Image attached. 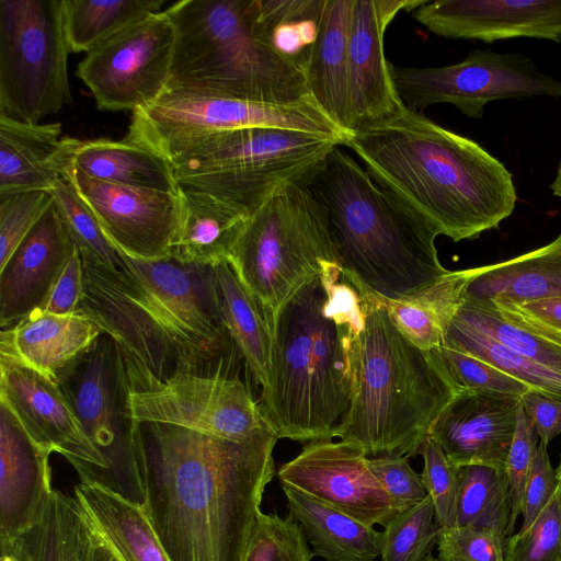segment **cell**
<instances>
[{
    "label": "cell",
    "instance_id": "obj_25",
    "mask_svg": "<svg viewBox=\"0 0 561 561\" xmlns=\"http://www.w3.org/2000/svg\"><path fill=\"white\" fill-rule=\"evenodd\" d=\"M103 333L89 317L36 309L1 329L0 353L12 356L57 382L60 374Z\"/></svg>",
    "mask_w": 561,
    "mask_h": 561
},
{
    "label": "cell",
    "instance_id": "obj_37",
    "mask_svg": "<svg viewBox=\"0 0 561 561\" xmlns=\"http://www.w3.org/2000/svg\"><path fill=\"white\" fill-rule=\"evenodd\" d=\"M511 506V486L505 469L460 467L455 526L491 528L505 536Z\"/></svg>",
    "mask_w": 561,
    "mask_h": 561
},
{
    "label": "cell",
    "instance_id": "obj_20",
    "mask_svg": "<svg viewBox=\"0 0 561 561\" xmlns=\"http://www.w3.org/2000/svg\"><path fill=\"white\" fill-rule=\"evenodd\" d=\"M413 18L450 39L561 42V0H424Z\"/></svg>",
    "mask_w": 561,
    "mask_h": 561
},
{
    "label": "cell",
    "instance_id": "obj_31",
    "mask_svg": "<svg viewBox=\"0 0 561 561\" xmlns=\"http://www.w3.org/2000/svg\"><path fill=\"white\" fill-rule=\"evenodd\" d=\"M72 164L88 176L121 186L178 193L170 163L128 140L81 141Z\"/></svg>",
    "mask_w": 561,
    "mask_h": 561
},
{
    "label": "cell",
    "instance_id": "obj_4",
    "mask_svg": "<svg viewBox=\"0 0 561 561\" xmlns=\"http://www.w3.org/2000/svg\"><path fill=\"white\" fill-rule=\"evenodd\" d=\"M360 298L364 323L348 347L350 403L333 437L366 455H420L434 422L460 389L439 348H419L382 308Z\"/></svg>",
    "mask_w": 561,
    "mask_h": 561
},
{
    "label": "cell",
    "instance_id": "obj_6",
    "mask_svg": "<svg viewBox=\"0 0 561 561\" xmlns=\"http://www.w3.org/2000/svg\"><path fill=\"white\" fill-rule=\"evenodd\" d=\"M267 380L259 405L278 438H333L350 403L348 347L358 324L331 310L320 276L267 318Z\"/></svg>",
    "mask_w": 561,
    "mask_h": 561
},
{
    "label": "cell",
    "instance_id": "obj_2",
    "mask_svg": "<svg viewBox=\"0 0 561 561\" xmlns=\"http://www.w3.org/2000/svg\"><path fill=\"white\" fill-rule=\"evenodd\" d=\"M119 251L122 270L81 257L78 312L117 342L133 389L180 373L231 370L240 355L225 323L214 265Z\"/></svg>",
    "mask_w": 561,
    "mask_h": 561
},
{
    "label": "cell",
    "instance_id": "obj_55",
    "mask_svg": "<svg viewBox=\"0 0 561 561\" xmlns=\"http://www.w3.org/2000/svg\"><path fill=\"white\" fill-rule=\"evenodd\" d=\"M0 561H25L21 537L0 539Z\"/></svg>",
    "mask_w": 561,
    "mask_h": 561
},
{
    "label": "cell",
    "instance_id": "obj_16",
    "mask_svg": "<svg viewBox=\"0 0 561 561\" xmlns=\"http://www.w3.org/2000/svg\"><path fill=\"white\" fill-rule=\"evenodd\" d=\"M294 486L368 525L385 526L400 511L373 473L359 447L332 438L311 440L276 471Z\"/></svg>",
    "mask_w": 561,
    "mask_h": 561
},
{
    "label": "cell",
    "instance_id": "obj_43",
    "mask_svg": "<svg viewBox=\"0 0 561 561\" xmlns=\"http://www.w3.org/2000/svg\"><path fill=\"white\" fill-rule=\"evenodd\" d=\"M423 458L421 479L431 497L439 527L456 525L459 492V469L445 455L438 442L427 436L421 447Z\"/></svg>",
    "mask_w": 561,
    "mask_h": 561
},
{
    "label": "cell",
    "instance_id": "obj_32",
    "mask_svg": "<svg viewBox=\"0 0 561 561\" xmlns=\"http://www.w3.org/2000/svg\"><path fill=\"white\" fill-rule=\"evenodd\" d=\"M225 323L256 383L267 380L271 334L266 317L227 260L214 264Z\"/></svg>",
    "mask_w": 561,
    "mask_h": 561
},
{
    "label": "cell",
    "instance_id": "obj_29",
    "mask_svg": "<svg viewBox=\"0 0 561 561\" xmlns=\"http://www.w3.org/2000/svg\"><path fill=\"white\" fill-rule=\"evenodd\" d=\"M180 220L170 255L214 265L228 260L249 215L207 194L178 187Z\"/></svg>",
    "mask_w": 561,
    "mask_h": 561
},
{
    "label": "cell",
    "instance_id": "obj_1",
    "mask_svg": "<svg viewBox=\"0 0 561 561\" xmlns=\"http://www.w3.org/2000/svg\"><path fill=\"white\" fill-rule=\"evenodd\" d=\"M142 506L170 561H244L278 439L140 423Z\"/></svg>",
    "mask_w": 561,
    "mask_h": 561
},
{
    "label": "cell",
    "instance_id": "obj_11",
    "mask_svg": "<svg viewBox=\"0 0 561 561\" xmlns=\"http://www.w3.org/2000/svg\"><path fill=\"white\" fill-rule=\"evenodd\" d=\"M62 0H0V112L27 124L72 104Z\"/></svg>",
    "mask_w": 561,
    "mask_h": 561
},
{
    "label": "cell",
    "instance_id": "obj_15",
    "mask_svg": "<svg viewBox=\"0 0 561 561\" xmlns=\"http://www.w3.org/2000/svg\"><path fill=\"white\" fill-rule=\"evenodd\" d=\"M129 403L139 423L171 424L241 440L272 428L245 383L228 369L180 373L145 389Z\"/></svg>",
    "mask_w": 561,
    "mask_h": 561
},
{
    "label": "cell",
    "instance_id": "obj_10",
    "mask_svg": "<svg viewBox=\"0 0 561 561\" xmlns=\"http://www.w3.org/2000/svg\"><path fill=\"white\" fill-rule=\"evenodd\" d=\"M57 383L106 462L93 484L144 506L140 423L131 413L134 386L117 342L103 332L60 374Z\"/></svg>",
    "mask_w": 561,
    "mask_h": 561
},
{
    "label": "cell",
    "instance_id": "obj_28",
    "mask_svg": "<svg viewBox=\"0 0 561 561\" xmlns=\"http://www.w3.org/2000/svg\"><path fill=\"white\" fill-rule=\"evenodd\" d=\"M289 514L299 523L313 556L325 561H375L381 533L287 484H280Z\"/></svg>",
    "mask_w": 561,
    "mask_h": 561
},
{
    "label": "cell",
    "instance_id": "obj_17",
    "mask_svg": "<svg viewBox=\"0 0 561 561\" xmlns=\"http://www.w3.org/2000/svg\"><path fill=\"white\" fill-rule=\"evenodd\" d=\"M0 400L12 409L38 445L70 462L80 482L99 481L106 462L56 381L0 353Z\"/></svg>",
    "mask_w": 561,
    "mask_h": 561
},
{
    "label": "cell",
    "instance_id": "obj_14",
    "mask_svg": "<svg viewBox=\"0 0 561 561\" xmlns=\"http://www.w3.org/2000/svg\"><path fill=\"white\" fill-rule=\"evenodd\" d=\"M175 43L163 10L142 18L89 51L77 76L103 111H136L168 88Z\"/></svg>",
    "mask_w": 561,
    "mask_h": 561
},
{
    "label": "cell",
    "instance_id": "obj_24",
    "mask_svg": "<svg viewBox=\"0 0 561 561\" xmlns=\"http://www.w3.org/2000/svg\"><path fill=\"white\" fill-rule=\"evenodd\" d=\"M61 125L27 124L0 112V196L46 191L65 176L81 141Z\"/></svg>",
    "mask_w": 561,
    "mask_h": 561
},
{
    "label": "cell",
    "instance_id": "obj_36",
    "mask_svg": "<svg viewBox=\"0 0 561 561\" xmlns=\"http://www.w3.org/2000/svg\"><path fill=\"white\" fill-rule=\"evenodd\" d=\"M443 345L482 359L533 390L561 400L560 375L539 366L454 317L445 329Z\"/></svg>",
    "mask_w": 561,
    "mask_h": 561
},
{
    "label": "cell",
    "instance_id": "obj_51",
    "mask_svg": "<svg viewBox=\"0 0 561 561\" xmlns=\"http://www.w3.org/2000/svg\"><path fill=\"white\" fill-rule=\"evenodd\" d=\"M83 297L82 260L78 249L68 261L41 310L68 316L78 312Z\"/></svg>",
    "mask_w": 561,
    "mask_h": 561
},
{
    "label": "cell",
    "instance_id": "obj_57",
    "mask_svg": "<svg viewBox=\"0 0 561 561\" xmlns=\"http://www.w3.org/2000/svg\"><path fill=\"white\" fill-rule=\"evenodd\" d=\"M556 472H557V479H558V493H559L560 503H561V455H560V461L556 469Z\"/></svg>",
    "mask_w": 561,
    "mask_h": 561
},
{
    "label": "cell",
    "instance_id": "obj_19",
    "mask_svg": "<svg viewBox=\"0 0 561 561\" xmlns=\"http://www.w3.org/2000/svg\"><path fill=\"white\" fill-rule=\"evenodd\" d=\"M424 0H353L347 67V134L391 115L402 103L389 72L383 38L387 27Z\"/></svg>",
    "mask_w": 561,
    "mask_h": 561
},
{
    "label": "cell",
    "instance_id": "obj_27",
    "mask_svg": "<svg viewBox=\"0 0 561 561\" xmlns=\"http://www.w3.org/2000/svg\"><path fill=\"white\" fill-rule=\"evenodd\" d=\"M353 0H327L304 75L311 99L345 134L348 35Z\"/></svg>",
    "mask_w": 561,
    "mask_h": 561
},
{
    "label": "cell",
    "instance_id": "obj_50",
    "mask_svg": "<svg viewBox=\"0 0 561 561\" xmlns=\"http://www.w3.org/2000/svg\"><path fill=\"white\" fill-rule=\"evenodd\" d=\"M557 491L556 469L551 466L547 446L539 442L524 489L520 531L526 530L535 522Z\"/></svg>",
    "mask_w": 561,
    "mask_h": 561
},
{
    "label": "cell",
    "instance_id": "obj_22",
    "mask_svg": "<svg viewBox=\"0 0 561 561\" xmlns=\"http://www.w3.org/2000/svg\"><path fill=\"white\" fill-rule=\"evenodd\" d=\"M50 454L0 400V539L21 537L41 520L54 491Z\"/></svg>",
    "mask_w": 561,
    "mask_h": 561
},
{
    "label": "cell",
    "instance_id": "obj_7",
    "mask_svg": "<svg viewBox=\"0 0 561 561\" xmlns=\"http://www.w3.org/2000/svg\"><path fill=\"white\" fill-rule=\"evenodd\" d=\"M164 11L175 30L167 89L272 104L313 101L304 72L256 35L251 0H182Z\"/></svg>",
    "mask_w": 561,
    "mask_h": 561
},
{
    "label": "cell",
    "instance_id": "obj_53",
    "mask_svg": "<svg viewBox=\"0 0 561 561\" xmlns=\"http://www.w3.org/2000/svg\"><path fill=\"white\" fill-rule=\"evenodd\" d=\"M519 401L534 424L540 443L547 446L561 433V400L528 390Z\"/></svg>",
    "mask_w": 561,
    "mask_h": 561
},
{
    "label": "cell",
    "instance_id": "obj_35",
    "mask_svg": "<svg viewBox=\"0 0 561 561\" xmlns=\"http://www.w3.org/2000/svg\"><path fill=\"white\" fill-rule=\"evenodd\" d=\"M453 317L561 376V337L500 311L488 301L462 300Z\"/></svg>",
    "mask_w": 561,
    "mask_h": 561
},
{
    "label": "cell",
    "instance_id": "obj_40",
    "mask_svg": "<svg viewBox=\"0 0 561 561\" xmlns=\"http://www.w3.org/2000/svg\"><path fill=\"white\" fill-rule=\"evenodd\" d=\"M439 526L427 495L419 504L398 513L380 537L381 561H422L437 540Z\"/></svg>",
    "mask_w": 561,
    "mask_h": 561
},
{
    "label": "cell",
    "instance_id": "obj_18",
    "mask_svg": "<svg viewBox=\"0 0 561 561\" xmlns=\"http://www.w3.org/2000/svg\"><path fill=\"white\" fill-rule=\"evenodd\" d=\"M64 178L91 208L107 238L118 249L145 260L170 255L180 220L178 193L94 180L73 164Z\"/></svg>",
    "mask_w": 561,
    "mask_h": 561
},
{
    "label": "cell",
    "instance_id": "obj_23",
    "mask_svg": "<svg viewBox=\"0 0 561 561\" xmlns=\"http://www.w3.org/2000/svg\"><path fill=\"white\" fill-rule=\"evenodd\" d=\"M54 204L0 267V327L39 309L76 251Z\"/></svg>",
    "mask_w": 561,
    "mask_h": 561
},
{
    "label": "cell",
    "instance_id": "obj_21",
    "mask_svg": "<svg viewBox=\"0 0 561 561\" xmlns=\"http://www.w3.org/2000/svg\"><path fill=\"white\" fill-rule=\"evenodd\" d=\"M519 398L460 390L434 422L430 435L458 468H506Z\"/></svg>",
    "mask_w": 561,
    "mask_h": 561
},
{
    "label": "cell",
    "instance_id": "obj_49",
    "mask_svg": "<svg viewBox=\"0 0 561 561\" xmlns=\"http://www.w3.org/2000/svg\"><path fill=\"white\" fill-rule=\"evenodd\" d=\"M408 458L400 454L368 458L373 473L400 512L419 504L427 496L421 474L413 470Z\"/></svg>",
    "mask_w": 561,
    "mask_h": 561
},
{
    "label": "cell",
    "instance_id": "obj_52",
    "mask_svg": "<svg viewBox=\"0 0 561 561\" xmlns=\"http://www.w3.org/2000/svg\"><path fill=\"white\" fill-rule=\"evenodd\" d=\"M488 302L500 311L512 314L550 335L561 337V296L524 304L501 298H494Z\"/></svg>",
    "mask_w": 561,
    "mask_h": 561
},
{
    "label": "cell",
    "instance_id": "obj_42",
    "mask_svg": "<svg viewBox=\"0 0 561 561\" xmlns=\"http://www.w3.org/2000/svg\"><path fill=\"white\" fill-rule=\"evenodd\" d=\"M307 538L291 514L276 512L257 515L244 561H311Z\"/></svg>",
    "mask_w": 561,
    "mask_h": 561
},
{
    "label": "cell",
    "instance_id": "obj_26",
    "mask_svg": "<svg viewBox=\"0 0 561 561\" xmlns=\"http://www.w3.org/2000/svg\"><path fill=\"white\" fill-rule=\"evenodd\" d=\"M463 300L501 298L515 304L561 296V233L513 259L468 268Z\"/></svg>",
    "mask_w": 561,
    "mask_h": 561
},
{
    "label": "cell",
    "instance_id": "obj_47",
    "mask_svg": "<svg viewBox=\"0 0 561 561\" xmlns=\"http://www.w3.org/2000/svg\"><path fill=\"white\" fill-rule=\"evenodd\" d=\"M436 543L443 561H505V536L491 528L439 527Z\"/></svg>",
    "mask_w": 561,
    "mask_h": 561
},
{
    "label": "cell",
    "instance_id": "obj_56",
    "mask_svg": "<svg viewBox=\"0 0 561 561\" xmlns=\"http://www.w3.org/2000/svg\"><path fill=\"white\" fill-rule=\"evenodd\" d=\"M550 187H551L552 194L554 196L561 197V160H560L558 169H557L556 178L552 181Z\"/></svg>",
    "mask_w": 561,
    "mask_h": 561
},
{
    "label": "cell",
    "instance_id": "obj_33",
    "mask_svg": "<svg viewBox=\"0 0 561 561\" xmlns=\"http://www.w3.org/2000/svg\"><path fill=\"white\" fill-rule=\"evenodd\" d=\"M327 0H251L253 28L302 72L317 39Z\"/></svg>",
    "mask_w": 561,
    "mask_h": 561
},
{
    "label": "cell",
    "instance_id": "obj_54",
    "mask_svg": "<svg viewBox=\"0 0 561 561\" xmlns=\"http://www.w3.org/2000/svg\"><path fill=\"white\" fill-rule=\"evenodd\" d=\"M75 561H117L84 507L79 522Z\"/></svg>",
    "mask_w": 561,
    "mask_h": 561
},
{
    "label": "cell",
    "instance_id": "obj_44",
    "mask_svg": "<svg viewBox=\"0 0 561 561\" xmlns=\"http://www.w3.org/2000/svg\"><path fill=\"white\" fill-rule=\"evenodd\" d=\"M505 561H561V503L558 491L526 529L505 537Z\"/></svg>",
    "mask_w": 561,
    "mask_h": 561
},
{
    "label": "cell",
    "instance_id": "obj_3",
    "mask_svg": "<svg viewBox=\"0 0 561 561\" xmlns=\"http://www.w3.org/2000/svg\"><path fill=\"white\" fill-rule=\"evenodd\" d=\"M343 147L397 202L455 242L497 229L515 209L513 175L499 159L403 103L351 130Z\"/></svg>",
    "mask_w": 561,
    "mask_h": 561
},
{
    "label": "cell",
    "instance_id": "obj_46",
    "mask_svg": "<svg viewBox=\"0 0 561 561\" xmlns=\"http://www.w3.org/2000/svg\"><path fill=\"white\" fill-rule=\"evenodd\" d=\"M439 354L460 390L483 391L520 398L529 386L474 356L442 345Z\"/></svg>",
    "mask_w": 561,
    "mask_h": 561
},
{
    "label": "cell",
    "instance_id": "obj_9",
    "mask_svg": "<svg viewBox=\"0 0 561 561\" xmlns=\"http://www.w3.org/2000/svg\"><path fill=\"white\" fill-rule=\"evenodd\" d=\"M266 320L340 259L325 208L301 183L275 188L249 216L227 260Z\"/></svg>",
    "mask_w": 561,
    "mask_h": 561
},
{
    "label": "cell",
    "instance_id": "obj_45",
    "mask_svg": "<svg viewBox=\"0 0 561 561\" xmlns=\"http://www.w3.org/2000/svg\"><path fill=\"white\" fill-rule=\"evenodd\" d=\"M53 204V196L46 191L0 196V267Z\"/></svg>",
    "mask_w": 561,
    "mask_h": 561
},
{
    "label": "cell",
    "instance_id": "obj_58",
    "mask_svg": "<svg viewBox=\"0 0 561 561\" xmlns=\"http://www.w3.org/2000/svg\"><path fill=\"white\" fill-rule=\"evenodd\" d=\"M422 561H443L438 557H434L432 552L427 553L426 557Z\"/></svg>",
    "mask_w": 561,
    "mask_h": 561
},
{
    "label": "cell",
    "instance_id": "obj_13",
    "mask_svg": "<svg viewBox=\"0 0 561 561\" xmlns=\"http://www.w3.org/2000/svg\"><path fill=\"white\" fill-rule=\"evenodd\" d=\"M389 72L399 99L416 112L448 103L469 118H481L494 100L561 96V80L518 53L473 49L460 62L427 68L389 61Z\"/></svg>",
    "mask_w": 561,
    "mask_h": 561
},
{
    "label": "cell",
    "instance_id": "obj_34",
    "mask_svg": "<svg viewBox=\"0 0 561 561\" xmlns=\"http://www.w3.org/2000/svg\"><path fill=\"white\" fill-rule=\"evenodd\" d=\"M164 0H62V16L70 51L87 54L108 37L150 14Z\"/></svg>",
    "mask_w": 561,
    "mask_h": 561
},
{
    "label": "cell",
    "instance_id": "obj_8",
    "mask_svg": "<svg viewBox=\"0 0 561 561\" xmlns=\"http://www.w3.org/2000/svg\"><path fill=\"white\" fill-rule=\"evenodd\" d=\"M343 141L300 130L253 127L218 133L172 158L178 187L251 215L278 186L304 183Z\"/></svg>",
    "mask_w": 561,
    "mask_h": 561
},
{
    "label": "cell",
    "instance_id": "obj_30",
    "mask_svg": "<svg viewBox=\"0 0 561 561\" xmlns=\"http://www.w3.org/2000/svg\"><path fill=\"white\" fill-rule=\"evenodd\" d=\"M73 493L117 561H170L142 506L93 483Z\"/></svg>",
    "mask_w": 561,
    "mask_h": 561
},
{
    "label": "cell",
    "instance_id": "obj_41",
    "mask_svg": "<svg viewBox=\"0 0 561 561\" xmlns=\"http://www.w3.org/2000/svg\"><path fill=\"white\" fill-rule=\"evenodd\" d=\"M344 273L358 293L382 308L399 332L415 346L433 351L443 345L446 323L433 310L412 299H392L379 295L351 273Z\"/></svg>",
    "mask_w": 561,
    "mask_h": 561
},
{
    "label": "cell",
    "instance_id": "obj_38",
    "mask_svg": "<svg viewBox=\"0 0 561 561\" xmlns=\"http://www.w3.org/2000/svg\"><path fill=\"white\" fill-rule=\"evenodd\" d=\"M82 505L54 490L41 520L22 538L25 561H75Z\"/></svg>",
    "mask_w": 561,
    "mask_h": 561
},
{
    "label": "cell",
    "instance_id": "obj_12",
    "mask_svg": "<svg viewBox=\"0 0 561 561\" xmlns=\"http://www.w3.org/2000/svg\"><path fill=\"white\" fill-rule=\"evenodd\" d=\"M268 127L332 136L345 134L313 101L272 104L167 89L156 101L133 112L125 140L168 162L205 137L241 128Z\"/></svg>",
    "mask_w": 561,
    "mask_h": 561
},
{
    "label": "cell",
    "instance_id": "obj_48",
    "mask_svg": "<svg viewBox=\"0 0 561 561\" xmlns=\"http://www.w3.org/2000/svg\"><path fill=\"white\" fill-rule=\"evenodd\" d=\"M539 442V436L534 424L526 415L519 401L515 432L510 446L505 468L510 481L512 499L510 522L505 537L513 534L517 517L523 512L524 489Z\"/></svg>",
    "mask_w": 561,
    "mask_h": 561
},
{
    "label": "cell",
    "instance_id": "obj_39",
    "mask_svg": "<svg viewBox=\"0 0 561 561\" xmlns=\"http://www.w3.org/2000/svg\"><path fill=\"white\" fill-rule=\"evenodd\" d=\"M54 206L81 257L113 270H122L119 249L107 238L91 208L72 184L60 179L50 190Z\"/></svg>",
    "mask_w": 561,
    "mask_h": 561
},
{
    "label": "cell",
    "instance_id": "obj_5",
    "mask_svg": "<svg viewBox=\"0 0 561 561\" xmlns=\"http://www.w3.org/2000/svg\"><path fill=\"white\" fill-rule=\"evenodd\" d=\"M341 147L301 184L325 208L343 270L385 297L416 296L449 272L438 260L437 233Z\"/></svg>",
    "mask_w": 561,
    "mask_h": 561
}]
</instances>
